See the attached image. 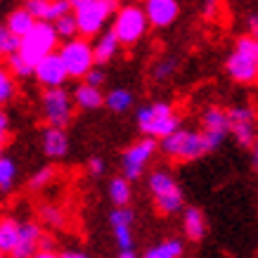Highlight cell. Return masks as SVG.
Listing matches in <instances>:
<instances>
[{"label":"cell","instance_id":"cell-18","mask_svg":"<svg viewBox=\"0 0 258 258\" xmlns=\"http://www.w3.org/2000/svg\"><path fill=\"white\" fill-rule=\"evenodd\" d=\"M43 237H45V232H43L40 223H36V220H26V223L22 225L19 244H17V249L12 251V256L10 258H33L40 251Z\"/></svg>","mask_w":258,"mask_h":258},{"label":"cell","instance_id":"cell-1","mask_svg":"<svg viewBox=\"0 0 258 258\" xmlns=\"http://www.w3.org/2000/svg\"><path fill=\"white\" fill-rule=\"evenodd\" d=\"M135 123L140 128L142 138H152V140H166L180 131V114L173 109L171 102L154 100L149 104H142L135 111Z\"/></svg>","mask_w":258,"mask_h":258},{"label":"cell","instance_id":"cell-38","mask_svg":"<svg viewBox=\"0 0 258 258\" xmlns=\"http://www.w3.org/2000/svg\"><path fill=\"white\" fill-rule=\"evenodd\" d=\"M59 258H90V256L81 249H64V251H59Z\"/></svg>","mask_w":258,"mask_h":258},{"label":"cell","instance_id":"cell-26","mask_svg":"<svg viewBox=\"0 0 258 258\" xmlns=\"http://www.w3.org/2000/svg\"><path fill=\"white\" fill-rule=\"evenodd\" d=\"M107 195H109L114 209H128L131 197H133V185H131V180H125L123 175H116V178L109 180Z\"/></svg>","mask_w":258,"mask_h":258},{"label":"cell","instance_id":"cell-30","mask_svg":"<svg viewBox=\"0 0 258 258\" xmlns=\"http://www.w3.org/2000/svg\"><path fill=\"white\" fill-rule=\"evenodd\" d=\"M55 31L57 36H59V40H74L79 38V24H76V17H74V12H69V15H64L59 22H55Z\"/></svg>","mask_w":258,"mask_h":258},{"label":"cell","instance_id":"cell-32","mask_svg":"<svg viewBox=\"0 0 258 258\" xmlns=\"http://www.w3.org/2000/svg\"><path fill=\"white\" fill-rule=\"evenodd\" d=\"M38 216H40V220L50 227H62L64 225V211L57 206V204H45V206H40Z\"/></svg>","mask_w":258,"mask_h":258},{"label":"cell","instance_id":"cell-21","mask_svg":"<svg viewBox=\"0 0 258 258\" xmlns=\"http://www.w3.org/2000/svg\"><path fill=\"white\" fill-rule=\"evenodd\" d=\"M36 17L26 10V5H22V8H15V10H10L8 12V17H5V29L8 31H12L15 36H19V38H24L26 33L31 31L33 26H36Z\"/></svg>","mask_w":258,"mask_h":258},{"label":"cell","instance_id":"cell-39","mask_svg":"<svg viewBox=\"0 0 258 258\" xmlns=\"http://www.w3.org/2000/svg\"><path fill=\"white\" fill-rule=\"evenodd\" d=\"M10 131V116L8 111H0V138H5Z\"/></svg>","mask_w":258,"mask_h":258},{"label":"cell","instance_id":"cell-36","mask_svg":"<svg viewBox=\"0 0 258 258\" xmlns=\"http://www.w3.org/2000/svg\"><path fill=\"white\" fill-rule=\"evenodd\" d=\"M86 168H88V173H90L93 178H100L102 173L107 171V164H104L100 157H90L88 159V164H86Z\"/></svg>","mask_w":258,"mask_h":258},{"label":"cell","instance_id":"cell-42","mask_svg":"<svg viewBox=\"0 0 258 258\" xmlns=\"http://www.w3.org/2000/svg\"><path fill=\"white\" fill-rule=\"evenodd\" d=\"M213 8H216L213 3H206V5H204V15H213Z\"/></svg>","mask_w":258,"mask_h":258},{"label":"cell","instance_id":"cell-37","mask_svg":"<svg viewBox=\"0 0 258 258\" xmlns=\"http://www.w3.org/2000/svg\"><path fill=\"white\" fill-rule=\"evenodd\" d=\"M246 26H249V36L258 38V12H253V15L246 17Z\"/></svg>","mask_w":258,"mask_h":258},{"label":"cell","instance_id":"cell-4","mask_svg":"<svg viewBox=\"0 0 258 258\" xmlns=\"http://www.w3.org/2000/svg\"><path fill=\"white\" fill-rule=\"evenodd\" d=\"M147 189L152 195L154 209L161 216H173L178 211H185V195L182 187L178 185V180L173 178L166 168H154L147 178Z\"/></svg>","mask_w":258,"mask_h":258},{"label":"cell","instance_id":"cell-7","mask_svg":"<svg viewBox=\"0 0 258 258\" xmlns=\"http://www.w3.org/2000/svg\"><path fill=\"white\" fill-rule=\"evenodd\" d=\"M59 45H62V43H59V36H57V31H55V24L38 22L31 31L22 38L19 55L31 64V67H36V64H40L45 57L55 55L57 50H59Z\"/></svg>","mask_w":258,"mask_h":258},{"label":"cell","instance_id":"cell-40","mask_svg":"<svg viewBox=\"0 0 258 258\" xmlns=\"http://www.w3.org/2000/svg\"><path fill=\"white\" fill-rule=\"evenodd\" d=\"M33 258H59V253H57V251H43V249H40Z\"/></svg>","mask_w":258,"mask_h":258},{"label":"cell","instance_id":"cell-27","mask_svg":"<svg viewBox=\"0 0 258 258\" xmlns=\"http://www.w3.org/2000/svg\"><path fill=\"white\" fill-rule=\"evenodd\" d=\"M17 182V164L15 159L10 157V154H3L0 157V192L3 195H8L10 189L15 187Z\"/></svg>","mask_w":258,"mask_h":258},{"label":"cell","instance_id":"cell-6","mask_svg":"<svg viewBox=\"0 0 258 258\" xmlns=\"http://www.w3.org/2000/svg\"><path fill=\"white\" fill-rule=\"evenodd\" d=\"M109 29L116 33L121 45H135V43H140L149 29L145 5H133V3L131 5H121L116 10L114 19H111Z\"/></svg>","mask_w":258,"mask_h":258},{"label":"cell","instance_id":"cell-24","mask_svg":"<svg viewBox=\"0 0 258 258\" xmlns=\"http://www.w3.org/2000/svg\"><path fill=\"white\" fill-rule=\"evenodd\" d=\"M93 47H95V59H97V64H107L116 57L121 43H118L116 33L111 31V29H107L102 36H97V40L93 43Z\"/></svg>","mask_w":258,"mask_h":258},{"label":"cell","instance_id":"cell-3","mask_svg":"<svg viewBox=\"0 0 258 258\" xmlns=\"http://www.w3.org/2000/svg\"><path fill=\"white\" fill-rule=\"evenodd\" d=\"M121 8L114 0H74V17L79 24L81 38H93L107 31L104 26L114 19L116 10Z\"/></svg>","mask_w":258,"mask_h":258},{"label":"cell","instance_id":"cell-23","mask_svg":"<svg viewBox=\"0 0 258 258\" xmlns=\"http://www.w3.org/2000/svg\"><path fill=\"white\" fill-rule=\"evenodd\" d=\"M182 253H185V242L180 237H168L145 249L142 258H182Z\"/></svg>","mask_w":258,"mask_h":258},{"label":"cell","instance_id":"cell-33","mask_svg":"<svg viewBox=\"0 0 258 258\" xmlns=\"http://www.w3.org/2000/svg\"><path fill=\"white\" fill-rule=\"evenodd\" d=\"M175 67H178V64H175V59H173V57L157 59V62H154V67H152V79L159 81V83H161V81H168L173 74H175Z\"/></svg>","mask_w":258,"mask_h":258},{"label":"cell","instance_id":"cell-14","mask_svg":"<svg viewBox=\"0 0 258 258\" xmlns=\"http://www.w3.org/2000/svg\"><path fill=\"white\" fill-rule=\"evenodd\" d=\"M33 79H36L38 86H43V90H50V88H64V81L69 79V71H67V67H64L59 52L45 57L40 64H36Z\"/></svg>","mask_w":258,"mask_h":258},{"label":"cell","instance_id":"cell-25","mask_svg":"<svg viewBox=\"0 0 258 258\" xmlns=\"http://www.w3.org/2000/svg\"><path fill=\"white\" fill-rule=\"evenodd\" d=\"M135 104V95L128 88H111L109 93H104V107L114 114H125Z\"/></svg>","mask_w":258,"mask_h":258},{"label":"cell","instance_id":"cell-2","mask_svg":"<svg viewBox=\"0 0 258 258\" xmlns=\"http://www.w3.org/2000/svg\"><path fill=\"white\" fill-rule=\"evenodd\" d=\"M227 76L239 83V86H251L258 81V40L249 33L237 36L235 45L225 57Z\"/></svg>","mask_w":258,"mask_h":258},{"label":"cell","instance_id":"cell-13","mask_svg":"<svg viewBox=\"0 0 258 258\" xmlns=\"http://www.w3.org/2000/svg\"><path fill=\"white\" fill-rule=\"evenodd\" d=\"M133 225H135V213L133 209H114L109 213V227L114 242L121 251H135V237H133Z\"/></svg>","mask_w":258,"mask_h":258},{"label":"cell","instance_id":"cell-44","mask_svg":"<svg viewBox=\"0 0 258 258\" xmlns=\"http://www.w3.org/2000/svg\"><path fill=\"white\" fill-rule=\"evenodd\" d=\"M256 40H258V38H256Z\"/></svg>","mask_w":258,"mask_h":258},{"label":"cell","instance_id":"cell-5","mask_svg":"<svg viewBox=\"0 0 258 258\" xmlns=\"http://www.w3.org/2000/svg\"><path fill=\"white\" fill-rule=\"evenodd\" d=\"M159 149L173 161H197V159L206 157L209 152H213L202 131H189V128H180L175 135L161 140Z\"/></svg>","mask_w":258,"mask_h":258},{"label":"cell","instance_id":"cell-12","mask_svg":"<svg viewBox=\"0 0 258 258\" xmlns=\"http://www.w3.org/2000/svg\"><path fill=\"white\" fill-rule=\"evenodd\" d=\"M227 114H230V125H232L235 140L246 149L256 147L258 131H256V111H253V107H249V104H235V107L227 109Z\"/></svg>","mask_w":258,"mask_h":258},{"label":"cell","instance_id":"cell-41","mask_svg":"<svg viewBox=\"0 0 258 258\" xmlns=\"http://www.w3.org/2000/svg\"><path fill=\"white\" fill-rule=\"evenodd\" d=\"M116 258H138V253H135V251H121Z\"/></svg>","mask_w":258,"mask_h":258},{"label":"cell","instance_id":"cell-11","mask_svg":"<svg viewBox=\"0 0 258 258\" xmlns=\"http://www.w3.org/2000/svg\"><path fill=\"white\" fill-rule=\"evenodd\" d=\"M202 135L206 138V142L211 145V149L220 147L227 140V135H232V125H230V114L225 107L211 104L202 111Z\"/></svg>","mask_w":258,"mask_h":258},{"label":"cell","instance_id":"cell-29","mask_svg":"<svg viewBox=\"0 0 258 258\" xmlns=\"http://www.w3.org/2000/svg\"><path fill=\"white\" fill-rule=\"evenodd\" d=\"M19 50H22V38L15 36L12 31H8L5 26H0V55L5 57V59H10Z\"/></svg>","mask_w":258,"mask_h":258},{"label":"cell","instance_id":"cell-22","mask_svg":"<svg viewBox=\"0 0 258 258\" xmlns=\"http://www.w3.org/2000/svg\"><path fill=\"white\" fill-rule=\"evenodd\" d=\"M71 97H74V104H76L79 109H83V111H95V109H100L102 104H104V95H102L100 88L88 86V83H83V81L74 88Z\"/></svg>","mask_w":258,"mask_h":258},{"label":"cell","instance_id":"cell-34","mask_svg":"<svg viewBox=\"0 0 258 258\" xmlns=\"http://www.w3.org/2000/svg\"><path fill=\"white\" fill-rule=\"evenodd\" d=\"M15 76L10 74L8 69H3L0 71V102L3 104H8L12 97H15V93H17V83H15Z\"/></svg>","mask_w":258,"mask_h":258},{"label":"cell","instance_id":"cell-43","mask_svg":"<svg viewBox=\"0 0 258 258\" xmlns=\"http://www.w3.org/2000/svg\"><path fill=\"white\" fill-rule=\"evenodd\" d=\"M251 161H253V168L258 171V145L253 147V159H251Z\"/></svg>","mask_w":258,"mask_h":258},{"label":"cell","instance_id":"cell-9","mask_svg":"<svg viewBox=\"0 0 258 258\" xmlns=\"http://www.w3.org/2000/svg\"><path fill=\"white\" fill-rule=\"evenodd\" d=\"M74 97L67 88H50L40 93V114L47 125L67 128L74 116Z\"/></svg>","mask_w":258,"mask_h":258},{"label":"cell","instance_id":"cell-35","mask_svg":"<svg viewBox=\"0 0 258 258\" xmlns=\"http://www.w3.org/2000/svg\"><path fill=\"white\" fill-rule=\"evenodd\" d=\"M104 81H107V74L102 71V67H95L86 79H83V83H88V86H93V88H100L102 90V83H104Z\"/></svg>","mask_w":258,"mask_h":258},{"label":"cell","instance_id":"cell-19","mask_svg":"<svg viewBox=\"0 0 258 258\" xmlns=\"http://www.w3.org/2000/svg\"><path fill=\"white\" fill-rule=\"evenodd\" d=\"M182 235L187 242H202L206 237V216L202 209L197 206H187L182 211Z\"/></svg>","mask_w":258,"mask_h":258},{"label":"cell","instance_id":"cell-28","mask_svg":"<svg viewBox=\"0 0 258 258\" xmlns=\"http://www.w3.org/2000/svg\"><path fill=\"white\" fill-rule=\"evenodd\" d=\"M57 171H55V166L52 164H47V166H40L38 171H33L31 173V178H29V187L33 189V192H38V189H45L52 180H55Z\"/></svg>","mask_w":258,"mask_h":258},{"label":"cell","instance_id":"cell-17","mask_svg":"<svg viewBox=\"0 0 258 258\" xmlns=\"http://www.w3.org/2000/svg\"><path fill=\"white\" fill-rule=\"evenodd\" d=\"M149 26L154 29H168L175 19L180 17V5L175 0H147L145 3Z\"/></svg>","mask_w":258,"mask_h":258},{"label":"cell","instance_id":"cell-15","mask_svg":"<svg viewBox=\"0 0 258 258\" xmlns=\"http://www.w3.org/2000/svg\"><path fill=\"white\" fill-rule=\"evenodd\" d=\"M40 149L47 159L52 161H62V159L69 157V135L64 128H55V125H45L43 133H40Z\"/></svg>","mask_w":258,"mask_h":258},{"label":"cell","instance_id":"cell-8","mask_svg":"<svg viewBox=\"0 0 258 258\" xmlns=\"http://www.w3.org/2000/svg\"><path fill=\"white\" fill-rule=\"evenodd\" d=\"M59 57H62L64 67L69 71V79H86L88 74L97 67L95 59V47L88 38H74V40H64L59 45Z\"/></svg>","mask_w":258,"mask_h":258},{"label":"cell","instance_id":"cell-10","mask_svg":"<svg viewBox=\"0 0 258 258\" xmlns=\"http://www.w3.org/2000/svg\"><path fill=\"white\" fill-rule=\"evenodd\" d=\"M157 149H159V142L152 140V138H142V140L128 145L123 149V154H121V175L125 180H131V182L140 180L147 164L157 154Z\"/></svg>","mask_w":258,"mask_h":258},{"label":"cell","instance_id":"cell-20","mask_svg":"<svg viewBox=\"0 0 258 258\" xmlns=\"http://www.w3.org/2000/svg\"><path fill=\"white\" fill-rule=\"evenodd\" d=\"M22 225L17 218L12 216H3L0 218V253L3 256H12V251L17 249L19 244V235H22Z\"/></svg>","mask_w":258,"mask_h":258},{"label":"cell","instance_id":"cell-16","mask_svg":"<svg viewBox=\"0 0 258 258\" xmlns=\"http://www.w3.org/2000/svg\"><path fill=\"white\" fill-rule=\"evenodd\" d=\"M24 5L36 17V22H45V24H55L64 15L74 12V3H69V0H29Z\"/></svg>","mask_w":258,"mask_h":258},{"label":"cell","instance_id":"cell-31","mask_svg":"<svg viewBox=\"0 0 258 258\" xmlns=\"http://www.w3.org/2000/svg\"><path fill=\"white\" fill-rule=\"evenodd\" d=\"M8 71L15 76V79H29V76H33L36 67H31V64H29L22 55H19V52H17V55H12L8 59Z\"/></svg>","mask_w":258,"mask_h":258}]
</instances>
